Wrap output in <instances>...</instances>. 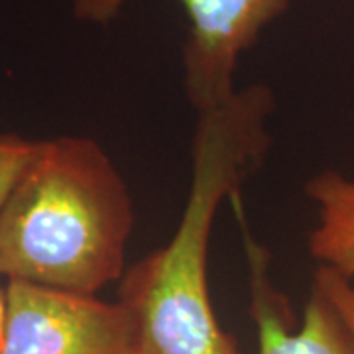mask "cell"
<instances>
[{"mask_svg": "<svg viewBox=\"0 0 354 354\" xmlns=\"http://www.w3.org/2000/svg\"><path fill=\"white\" fill-rule=\"evenodd\" d=\"M39 148V140L2 134L0 136V209L20 181L26 167L32 164Z\"/></svg>", "mask_w": 354, "mask_h": 354, "instance_id": "52a82bcc", "label": "cell"}, {"mask_svg": "<svg viewBox=\"0 0 354 354\" xmlns=\"http://www.w3.org/2000/svg\"><path fill=\"white\" fill-rule=\"evenodd\" d=\"M315 281L325 290V293L330 297V301L337 305L341 311L344 321L354 335V286L353 279L344 278L341 274L333 272L329 268L319 266L315 274Z\"/></svg>", "mask_w": 354, "mask_h": 354, "instance_id": "ba28073f", "label": "cell"}, {"mask_svg": "<svg viewBox=\"0 0 354 354\" xmlns=\"http://www.w3.org/2000/svg\"><path fill=\"white\" fill-rule=\"evenodd\" d=\"M132 228L130 189L97 140H39L0 209V276L97 295L124 276Z\"/></svg>", "mask_w": 354, "mask_h": 354, "instance_id": "7a4b0ae2", "label": "cell"}, {"mask_svg": "<svg viewBox=\"0 0 354 354\" xmlns=\"http://www.w3.org/2000/svg\"><path fill=\"white\" fill-rule=\"evenodd\" d=\"M305 195L317 207L309 252L319 266L354 279V179L321 171L307 181Z\"/></svg>", "mask_w": 354, "mask_h": 354, "instance_id": "8992f818", "label": "cell"}, {"mask_svg": "<svg viewBox=\"0 0 354 354\" xmlns=\"http://www.w3.org/2000/svg\"><path fill=\"white\" fill-rule=\"evenodd\" d=\"M239 193L230 197V203L241 218L258 354H354L353 330L317 281H313L311 297L305 305L304 321L293 329L290 301L272 283L270 250L256 241L246 227Z\"/></svg>", "mask_w": 354, "mask_h": 354, "instance_id": "5b68a950", "label": "cell"}, {"mask_svg": "<svg viewBox=\"0 0 354 354\" xmlns=\"http://www.w3.org/2000/svg\"><path fill=\"white\" fill-rule=\"evenodd\" d=\"M128 0H71L79 20L106 24ZM189 20L183 44L185 95L197 114L236 91L234 71L260 32L288 10L290 0H179Z\"/></svg>", "mask_w": 354, "mask_h": 354, "instance_id": "3957f363", "label": "cell"}, {"mask_svg": "<svg viewBox=\"0 0 354 354\" xmlns=\"http://www.w3.org/2000/svg\"><path fill=\"white\" fill-rule=\"evenodd\" d=\"M272 111V91L250 85L199 113L189 193L176 232L128 266L118 281V301L134 323L136 354H242L211 301L209 242L218 207L264 162Z\"/></svg>", "mask_w": 354, "mask_h": 354, "instance_id": "6da1fadb", "label": "cell"}, {"mask_svg": "<svg viewBox=\"0 0 354 354\" xmlns=\"http://www.w3.org/2000/svg\"><path fill=\"white\" fill-rule=\"evenodd\" d=\"M2 354H136L132 317L118 299L6 283Z\"/></svg>", "mask_w": 354, "mask_h": 354, "instance_id": "277c9868", "label": "cell"}, {"mask_svg": "<svg viewBox=\"0 0 354 354\" xmlns=\"http://www.w3.org/2000/svg\"><path fill=\"white\" fill-rule=\"evenodd\" d=\"M2 278V276H0ZM6 313H8V304H6V288L0 286V354L4 348V337H6Z\"/></svg>", "mask_w": 354, "mask_h": 354, "instance_id": "9c48e42d", "label": "cell"}]
</instances>
